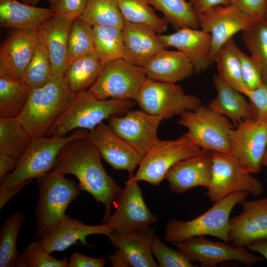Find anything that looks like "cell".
I'll return each mask as SVG.
<instances>
[{
  "instance_id": "1",
  "label": "cell",
  "mask_w": 267,
  "mask_h": 267,
  "mask_svg": "<svg viewBox=\"0 0 267 267\" xmlns=\"http://www.w3.org/2000/svg\"><path fill=\"white\" fill-rule=\"evenodd\" d=\"M101 158L98 150L87 137L76 138L61 149L52 171L75 176L79 180L77 186L79 190L88 192L97 203L104 205L103 222L106 223L111 217L112 207L122 189L105 171Z\"/></svg>"
},
{
  "instance_id": "2",
  "label": "cell",
  "mask_w": 267,
  "mask_h": 267,
  "mask_svg": "<svg viewBox=\"0 0 267 267\" xmlns=\"http://www.w3.org/2000/svg\"><path fill=\"white\" fill-rule=\"evenodd\" d=\"M77 94L70 90L64 75L52 77L44 86L30 91L17 118L33 137L45 135Z\"/></svg>"
},
{
  "instance_id": "3",
  "label": "cell",
  "mask_w": 267,
  "mask_h": 267,
  "mask_svg": "<svg viewBox=\"0 0 267 267\" xmlns=\"http://www.w3.org/2000/svg\"><path fill=\"white\" fill-rule=\"evenodd\" d=\"M134 105L131 99L100 100L87 91L78 94L45 135L62 137L75 129L92 130L104 120L126 114Z\"/></svg>"
},
{
  "instance_id": "4",
  "label": "cell",
  "mask_w": 267,
  "mask_h": 267,
  "mask_svg": "<svg viewBox=\"0 0 267 267\" xmlns=\"http://www.w3.org/2000/svg\"><path fill=\"white\" fill-rule=\"evenodd\" d=\"M249 194L245 191L235 192L216 202L206 212L192 220L169 221L165 226L164 240L173 244L195 236L210 235L227 243L231 212Z\"/></svg>"
},
{
  "instance_id": "5",
  "label": "cell",
  "mask_w": 267,
  "mask_h": 267,
  "mask_svg": "<svg viewBox=\"0 0 267 267\" xmlns=\"http://www.w3.org/2000/svg\"><path fill=\"white\" fill-rule=\"evenodd\" d=\"M88 132V130L80 129L68 137L43 135L33 138L18 159L13 171L0 180V187H14L49 172L61 149L76 138L87 137Z\"/></svg>"
},
{
  "instance_id": "6",
  "label": "cell",
  "mask_w": 267,
  "mask_h": 267,
  "mask_svg": "<svg viewBox=\"0 0 267 267\" xmlns=\"http://www.w3.org/2000/svg\"><path fill=\"white\" fill-rule=\"evenodd\" d=\"M36 179L39 197L34 212V238L40 240L66 215L68 207L81 191L74 180L52 170Z\"/></svg>"
},
{
  "instance_id": "7",
  "label": "cell",
  "mask_w": 267,
  "mask_h": 267,
  "mask_svg": "<svg viewBox=\"0 0 267 267\" xmlns=\"http://www.w3.org/2000/svg\"><path fill=\"white\" fill-rule=\"evenodd\" d=\"M178 123L186 128L184 134L202 150L231 154L229 134L235 128L226 117L200 105L179 115Z\"/></svg>"
},
{
  "instance_id": "8",
  "label": "cell",
  "mask_w": 267,
  "mask_h": 267,
  "mask_svg": "<svg viewBox=\"0 0 267 267\" xmlns=\"http://www.w3.org/2000/svg\"><path fill=\"white\" fill-rule=\"evenodd\" d=\"M212 178L206 195L212 203L238 191L255 196L261 195L264 187L258 179L246 170L231 154L211 151Z\"/></svg>"
},
{
  "instance_id": "9",
  "label": "cell",
  "mask_w": 267,
  "mask_h": 267,
  "mask_svg": "<svg viewBox=\"0 0 267 267\" xmlns=\"http://www.w3.org/2000/svg\"><path fill=\"white\" fill-rule=\"evenodd\" d=\"M202 150L184 134L174 140H159L143 156L135 174L128 179L158 186L175 164Z\"/></svg>"
},
{
  "instance_id": "10",
  "label": "cell",
  "mask_w": 267,
  "mask_h": 267,
  "mask_svg": "<svg viewBox=\"0 0 267 267\" xmlns=\"http://www.w3.org/2000/svg\"><path fill=\"white\" fill-rule=\"evenodd\" d=\"M134 101L145 112L162 116L164 120L193 110L201 105L198 97L185 93L177 83L160 82L147 78Z\"/></svg>"
},
{
  "instance_id": "11",
  "label": "cell",
  "mask_w": 267,
  "mask_h": 267,
  "mask_svg": "<svg viewBox=\"0 0 267 267\" xmlns=\"http://www.w3.org/2000/svg\"><path fill=\"white\" fill-rule=\"evenodd\" d=\"M146 78L142 67L120 59L105 63L95 82L86 91L100 100L117 98L135 100Z\"/></svg>"
},
{
  "instance_id": "12",
  "label": "cell",
  "mask_w": 267,
  "mask_h": 267,
  "mask_svg": "<svg viewBox=\"0 0 267 267\" xmlns=\"http://www.w3.org/2000/svg\"><path fill=\"white\" fill-rule=\"evenodd\" d=\"M231 154L252 174L261 170L267 147V121L251 118L240 122L229 134Z\"/></svg>"
},
{
  "instance_id": "13",
  "label": "cell",
  "mask_w": 267,
  "mask_h": 267,
  "mask_svg": "<svg viewBox=\"0 0 267 267\" xmlns=\"http://www.w3.org/2000/svg\"><path fill=\"white\" fill-rule=\"evenodd\" d=\"M201 29L212 36L210 61L214 62L222 46L237 32L243 31L256 19L234 4L217 5L198 16Z\"/></svg>"
},
{
  "instance_id": "14",
  "label": "cell",
  "mask_w": 267,
  "mask_h": 267,
  "mask_svg": "<svg viewBox=\"0 0 267 267\" xmlns=\"http://www.w3.org/2000/svg\"><path fill=\"white\" fill-rule=\"evenodd\" d=\"M173 244L202 267H215L220 263L228 261L251 266L263 261L262 257L251 253L244 247L212 241L205 236L191 237Z\"/></svg>"
},
{
  "instance_id": "15",
  "label": "cell",
  "mask_w": 267,
  "mask_h": 267,
  "mask_svg": "<svg viewBox=\"0 0 267 267\" xmlns=\"http://www.w3.org/2000/svg\"><path fill=\"white\" fill-rule=\"evenodd\" d=\"M117 196L115 210L106 222L110 228L119 231L139 229L157 222L156 217L147 206L138 182L128 179Z\"/></svg>"
},
{
  "instance_id": "16",
  "label": "cell",
  "mask_w": 267,
  "mask_h": 267,
  "mask_svg": "<svg viewBox=\"0 0 267 267\" xmlns=\"http://www.w3.org/2000/svg\"><path fill=\"white\" fill-rule=\"evenodd\" d=\"M109 120L113 131L144 156L160 140L157 131L164 120L140 109L130 110L124 116H113Z\"/></svg>"
},
{
  "instance_id": "17",
  "label": "cell",
  "mask_w": 267,
  "mask_h": 267,
  "mask_svg": "<svg viewBox=\"0 0 267 267\" xmlns=\"http://www.w3.org/2000/svg\"><path fill=\"white\" fill-rule=\"evenodd\" d=\"M87 138L114 170L127 171L129 178L134 175V171L143 156L120 137L109 125L100 123L89 131Z\"/></svg>"
},
{
  "instance_id": "18",
  "label": "cell",
  "mask_w": 267,
  "mask_h": 267,
  "mask_svg": "<svg viewBox=\"0 0 267 267\" xmlns=\"http://www.w3.org/2000/svg\"><path fill=\"white\" fill-rule=\"evenodd\" d=\"M242 212L230 219L228 241L235 246L247 247L267 239V197L242 201Z\"/></svg>"
},
{
  "instance_id": "19",
  "label": "cell",
  "mask_w": 267,
  "mask_h": 267,
  "mask_svg": "<svg viewBox=\"0 0 267 267\" xmlns=\"http://www.w3.org/2000/svg\"><path fill=\"white\" fill-rule=\"evenodd\" d=\"M39 40L38 28L16 29L0 46V70L21 80Z\"/></svg>"
},
{
  "instance_id": "20",
  "label": "cell",
  "mask_w": 267,
  "mask_h": 267,
  "mask_svg": "<svg viewBox=\"0 0 267 267\" xmlns=\"http://www.w3.org/2000/svg\"><path fill=\"white\" fill-rule=\"evenodd\" d=\"M211 151L202 150L198 154L179 161L167 173L165 179L172 191L182 193L197 186L209 187L212 178Z\"/></svg>"
},
{
  "instance_id": "21",
  "label": "cell",
  "mask_w": 267,
  "mask_h": 267,
  "mask_svg": "<svg viewBox=\"0 0 267 267\" xmlns=\"http://www.w3.org/2000/svg\"><path fill=\"white\" fill-rule=\"evenodd\" d=\"M112 230L106 222L101 225H88L66 215L40 240L48 253L63 251L80 242L89 246L86 238L92 234L108 235Z\"/></svg>"
},
{
  "instance_id": "22",
  "label": "cell",
  "mask_w": 267,
  "mask_h": 267,
  "mask_svg": "<svg viewBox=\"0 0 267 267\" xmlns=\"http://www.w3.org/2000/svg\"><path fill=\"white\" fill-rule=\"evenodd\" d=\"M158 37L166 46L174 47L185 54L195 73L205 72L211 65L209 57L212 36L202 29L182 28L169 35L158 34Z\"/></svg>"
},
{
  "instance_id": "23",
  "label": "cell",
  "mask_w": 267,
  "mask_h": 267,
  "mask_svg": "<svg viewBox=\"0 0 267 267\" xmlns=\"http://www.w3.org/2000/svg\"><path fill=\"white\" fill-rule=\"evenodd\" d=\"M155 232L147 226L130 231L113 230L107 236L130 267H158L152 252Z\"/></svg>"
},
{
  "instance_id": "24",
  "label": "cell",
  "mask_w": 267,
  "mask_h": 267,
  "mask_svg": "<svg viewBox=\"0 0 267 267\" xmlns=\"http://www.w3.org/2000/svg\"><path fill=\"white\" fill-rule=\"evenodd\" d=\"M122 30L124 45L123 59L142 67L161 50L166 48L158 34L145 25L125 21Z\"/></svg>"
},
{
  "instance_id": "25",
  "label": "cell",
  "mask_w": 267,
  "mask_h": 267,
  "mask_svg": "<svg viewBox=\"0 0 267 267\" xmlns=\"http://www.w3.org/2000/svg\"><path fill=\"white\" fill-rule=\"evenodd\" d=\"M72 21L55 14L38 28L39 38L49 55L53 77L64 75L66 69L68 38Z\"/></svg>"
},
{
  "instance_id": "26",
  "label": "cell",
  "mask_w": 267,
  "mask_h": 267,
  "mask_svg": "<svg viewBox=\"0 0 267 267\" xmlns=\"http://www.w3.org/2000/svg\"><path fill=\"white\" fill-rule=\"evenodd\" d=\"M147 78L160 82L176 84L194 72L190 59L182 52L163 49L142 67Z\"/></svg>"
},
{
  "instance_id": "27",
  "label": "cell",
  "mask_w": 267,
  "mask_h": 267,
  "mask_svg": "<svg viewBox=\"0 0 267 267\" xmlns=\"http://www.w3.org/2000/svg\"><path fill=\"white\" fill-rule=\"evenodd\" d=\"M55 14L51 8L39 7L17 0H0V28L38 29Z\"/></svg>"
},
{
  "instance_id": "28",
  "label": "cell",
  "mask_w": 267,
  "mask_h": 267,
  "mask_svg": "<svg viewBox=\"0 0 267 267\" xmlns=\"http://www.w3.org/2000/svg\"><path fill=\"white\" fill-rule=\"evenodd\" d=\"M217 96L208 106L236 125L243 121L252 118L250 103L242 93L222 80L218 75L213 77Z\"/></svg>"
},
{
  "instance_id": "29",
  "label": "cell",
  "mask_w": 267,
  "mask_h": 267,
  "mask_svg": "<svg viewBox=\"0 0 267 267\" xmlns=\"http://www.w3.org/2000/svg\"><path fill=\"white\" fill-rule=\"evenodd\" d=\"M104 65L95 52L77 57L69 63L64 75L70 90L77 94L87 91L97 79Z\"/></svg>"
},
{
  "instance_id": "30",
  "label": "cell",
  "mask_w": 267,
  "mask_h": 267,
  "mask_svg": "<svg viewBox=\"0 0 267 267\" xmlns=\"http://www.w3.org/2000/svg\"><path fill=\"white\" fill-rule=\"evenodd\" d=\"M31 90L21 80L0 70V117L17 118L26 104Z\"/></svg>"
},
{
  "instance_id": "31",
  "label": "cell",
  "mask_w": 267,
  "mask_h": 267,
  "mask_svg": "<svg viewBox=\"0 0 267 267\" xmlns=\"http://www.w3.org/2000/svg\"><path fill=\"white\" fill-rule=\"evenodd\" d=\"M242 39L260 71L263 83L267 85V21L255 20L242 31Z\"/></svg>"
},
{
  "instance_id": "32",
  "label": "cell",
  "mask_w": 267,
  "mask_h": 267,
  "mask_svg": "<svg viewBox=\"0 0 267 267\" xmlns=\"http://www.w3.org/2000/svg\"><path fill=\"white\" fill-rule=\"evenodd\" d=\"M25 219L23 213L17 211L3 222L0 230V267H16L21 254L17 241Z\"/></svg>"
},
{
  "instance_id": "33",
  "label": "cell",
  "mask_w": 267,
  "mask_h": 267,
  "mask_svg": "<svg viewBox=\"0 0 267 267\" xmlns=\"http://www.w3.org/2000/svg\"><path fill=\"white\" fill-rule=\"evenodd\" d=\"M33 138L17 118H0V152L13 155L19 159Z\"/></svg>"
},
{
  "instance_id": "34",
  "label": "cell",
  "mask_w": 267,
  "mask_h": 267,
  "mask_svg": "<svg viewBox=\"0 0 267 267\" xmlns=\"http://www.w3.org/2000/svg\"><path fill=\"white\" fill-rule=\"evenodd\" d=\"M233 38L226 42L217 53L214 62L217 65L220 77L228 85L244 94L248 89L241 74L239 58Z\"/></svg>"
},
{
  "instance_id": "35",
  "label": "cell",
  "mask_w": 267,
  "mask_h": 267,
  "mask_svg": "<svg viewBox=\"0 0 267 267\" xmlns=\"http://www.w3.org/2000/svg\"><path fill=\"white\" fill-rule=\"evenodd\" d=\"M118 2L126 21L147 26L158 34L167 30L168 22L155 13L147 0H118Z\"/></svg>"
},
{
  "instance_id": "36",
  "label": "cell",
  "mask_w": 267,
  "mask_h": 267,
  "mask_svg": "<svg viewBox=\"0 0 267 267\" xmlns=\"http://www.w3.org/2000/svg\"><path fill=\"white\" fill-rule=\"evenodd\" d=\"M80 18L92 27L111 26L121 29L125 21L118 0H88Z\"/></svg>"
},
{
  "instance_id": "37",
  "label": "cell",
  "mask_w": 267,
  "mask_h": 267,
  "mask_svg": "<svg viewBox=\"0 0 267 267\" xmlns=\"http://www.w3.org/2000/svg\"><path fill=\"white\" fill-rule=\"evenodd\" d=\"M94 51L102 62L123 59L124 45L122 30L111 26L93 27Z\"/></svg>"
},
{
  "instance_id": "38",
  "label": "cell",
  "mask_w": 267,
  "mask_h": 267,
  "mask_svg": "<svg viewBox=\"0 0 267 267\" xmlns=\"http://www.w3.org/2000/svg\"><path fill=\"white\" fill-rule=\"evenodd\" d=\"M161 11L164 18L177 30L188 27L198 29L199 21L189 2L186 0H147Z\"/></svg>"
},
{
  "instance_id": "39",
  "label": "cell",
  "mask_w": 267,
  "mask_h": 267,
  "mask_svg": "<svg viewBox=\"0 0 267 267\" xmlns=\"http://www.w3.org/2000/svg\"><path fill=\"white\" fill-rule=\"evenodd\" d=\"M52 77L48 50L39 38L34 55L21 81L32 90L44 86Z\"/></svg>"
},
{
  "instance_id": "40",
  "label": "cell",
  "mask_w": 267,
  "mask_h": 267,
  "mask_svg": "<svg viewBox=\"0 0 267 267\" xmlns=\"http://www.w3.org/2000/svg\"><path fill=\"white\" fill-rule=\"evenodd\" d=\"M91 52H95L93 27L80 17L76 18L72 21L69 35L67 63Z\"/></svg>"
},
{
  "instance_id": "41",
  "label": "cell",
  "mask_w": 267,
  "mask_h": 267,
  "mask_svg": "<svg viewBox=\"0 0 267 267\" xmlns=\"http://www.w3.org/2000/svg\"><path fill=\"white\" fill-rule=\"evenodd\" d=\"M68 259H58L44 249L40 240L30 243L21 253L16 267H67Z\"/></svg>"
},
{
  "instance_id": "42",
  "label": "cell",
  "mask_w": 267,
  "mask_h": 267,
  "mask_svg": "<svg viewBox=\"0 0 267 267\" xmlns=\"http://www.w3.org/2000/svg\"><path fill=\"white\" fill-rule=\"evenodd\" d=\"M152 252L160 267H194L192 261L180 249H174L166 245L158 236L155 235Z\"/></svg>"
},
{
  "instance_id": "43",
  "label": "cell",
  "mask_w": 267,
  "mask_h": 267,
  "mask_svg": "<svg viewBox=\"0 0 267 267\" xmlns=\"http://www.w3.org/2000/svg\"><path fill=\"white\" fill-rule=\"evenodd\" d=\"M235 51L239 58L243 81L249 89H254L262 84L260 71L250 56L243 52L237 45Z\"/></svg>"
},
{
  "instance_id": "44",
  "label": "cell",
  "mask_w": 267,
  "mask_h": 267,
  "mask_svg": "<svg viewBox=\"0 0 267 267\" xmlns=\"http://www.w3.org/2000/svg\"><path fill=\"white\" fill-rule=\"evenodd\" d=\"M249 99L254 118L267 121V85L262 84L254 89H247L244 94Z\"/></svg>"
},
{
  "instance_id": "45",
  "label": "cell",
  "mask_w": 267,
  "mask_h": 267,
  "mask_svg": "<svg viewBox=\"0 0 267 267\" xmlns=\"http://www.w3.org/2000/svg\"><path fill=\"white\" fill-rule=\"evenodd\" d=\"M88 0H57L51 5L56 14L71 21L79 18L83 13Z\"/></svg>"
},
{
  "instance_id": "46",
  "label": "cell",
  "mask_w": 267,
  "mask_h": 267,
  "mask_svg": "<svg viewBox=\"0 0 267 267\" xmlns=\"http://www.w3.org/2000/svg\"><path fill=\"white\" fill-rule=\"evenodd\" d=\"M267 0H233L232 4L256 19L265 18Z\"/></svg>"
},
{
  "instance_id": "47",
  "label": "cell",
  "mask_w": 267,
  "mask_h": 267,
  "mask_svg": "<svg viewBox=\"0 0 267 267\" xmlns=\"http://www.w3.org/2000/svg\"><path fill=\"white\" fill-rule=\"evenodd\" d=\"M104 258H92L78 252H73L68 260L67 267H103Z\"/></svg>"
},
{
  "instance_id": "48",
  "label": "cell",
  "mask_w": 267,
  "mask_h": 267,
  "mask_svg": "<svg viewBox=\"0 0 267 267\" xmlns=\"http://www.w3.org/2000/svg\"><path fill=\"white\" fill-rule=\"evenodd\" d=\"M187 1L198 16L215 6L232 4L233 0H187Z\"/></svg>"
},
{
  "instance_id": "49",
  "label": "cell",
  "mask_w": 267,
  "mask_h": 267,
  "mask_svg": "<svg viewBox=\"0 0 267 267\" xmlns=\"http://www.w3.org/2000/svg\"><path fill=\"white\" fill-rule=\"evenodd\" d=\"M18 159L13 155L0 152V180L6 175L8 172L15 168Z\"/></svg>"
},
{
  "instance_id": "50",
  "label": "cell",
  "mask_w": 267,
  "mask_h": 267,
  "mask_svg": "<svg viewBox=\"0 0 267 267\" xmlns=\"http://www.w3.org/2000/svg\"><path fill=\"white\" fill-rule=\"evenodd\" d=\"M30 181H29L12 187H0V209L1 210L10 199L19 193Z\"/></svg>"
},
{
  "instance_id": "51",
  "label": "cell",
  "mask_w": 267,
  "mask_h": 267,
  "mask_svg": "<svg viewBox=\"0 0 267 267\" xmlns=\"http://www.w3.org/2000/svg\"><path fill=\"white\" fill-rule=\"evenodd\" d=\"M107 259L113 267H130L124 256L117 249Z\"/></svg>"
},
{
  "instance_id": "52",
  "label": "cell",
  "mask_w": 267,
  "mask_h": 267,
  "mask_svg": "<svg viewBox=\"0 0 267 267\" xmlns=\"http://www.w3.org/2000/svg\"><path fill=\"white\" fill-rule=\"evenodd\" d=\"M247 247L253 252L259 253L267 261V239L256 241Z\"/></svg>"
},
{
  "instance_id": "53",
  "label": "cell",
  "mask_w": 267,
  "mask_h": 267,
  "mask_svg": "<svg viewBox=\"0 0 267 267\" xmlns=\"http://www.w3.org/2000/svg\"><path fill=\"white\" fill-rule=\"evenodd\" d=\"M40 0H24V2L34 6L37 5Z\"/></svg>"
},
{
  "instance_id": "54",
  "label": "cell",
  "mask_w": 267,
  "mask_h": 267,
  "mask_svg": "<svg viewBox=\"0 0 267 267\" xmlns=\"http://www.w3.org/2000/svg\"><path fill=\"white\" fill-rule=\"evenodd\" d=\"M262 166L267 167V147L266 148L262 163Z\"/></svg>"
},
{
  "instance_id": "55",
  "label": "cell",
  "mask_w": 267,
  "mask_h": 267,
  "mask_svg": "<svg viewBox=\"0 0 267 267\" xmlns=\"http://www.w3.org/2000/svg\"><path fill=\"white\" fill-rule=\"evenodd\" d=\"M51 5L55 3L57 0H46Z\"/></svg>"
},
{
  "instance_id": "56",
  "label": "cell",
  "mask_w": 267,
  "mask_h": 267,
  "mask_svg": "<svg viewBox=\"0 0 267 267\" xmlns=\"http://www.w3.org/2000/svg\"><path fill=\"white\" fill-rule=\"evenodd\" d=\"M264 18L267 21V5H266L265 16Z\"/></svg>"
},
{
  "instance_id": "57",
  "label": "cell",
  "mask_w": 267,
  "mask_h": 267,
  "mask_svg": "<svg viewBox=\"0 0 267 267\" xmlns=\"http://www.w3.org/2000/svg\"><path fill=\"white\" fill-rule=\"evenodd\" d=\"M22 0L23 1H24V0Z\"/></svg>"
}]
</instances>
